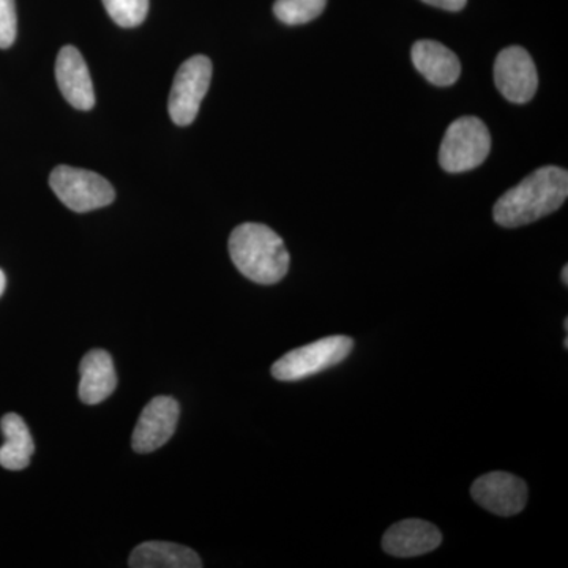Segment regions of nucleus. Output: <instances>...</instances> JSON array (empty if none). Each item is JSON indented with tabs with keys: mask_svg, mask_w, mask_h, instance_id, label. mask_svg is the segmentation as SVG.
I'll use <instances>...</instances> for the list:
<instances>
[{
	"mask_svg": "<svg viewBox=\"0 0 568 568\" xmlns=\"http://www.w3.org/2000/svg\"><path fill=\"white\" fill-rule=\"evenodd\" d=\"M567 196V171L558 166H544L504 193L497 200L493 215L499 226H526L558 211Z\"/></svg>",
	"mask_w": 568,
	"mask_h": 568,
	"instance_id": "obj_1",
	"label": "nucleus"
},
{
	"mask_svg": "<svg viewBox=\"0 0 568 568\" xmlns=\"http://www.w3.org/2000/svg\"><path fill=\"white\" fill-rule=\"evenodd\" d=\"M230 254L242 275L257 284L282 282L291 257L283 239L261 223H244L230 237Z\"/></svg>",
	"mask_w": 568,
	"mask_h": 568,
	"instance_id": "obj_2",
	"label": "nucleus"
},
{
	"mask_svg": "<svg viewBox=\"0 0 568 568\" xmlns=\"http://www.w3.org/2000/svg\"><path fill=\"white\" fill-rule=\"evenodd\" d=\"M491 151V134L484 121L465 115L448 125L440 142L439 163L447 173L476 170Z\"/></svg>",
	"mask_w": 568,
	"mask_h": 568,
	"instance_id": "obj_3",
	"label": "nucleus"
},
{
	"mask_svg": "<svg viewBox=\"0 0 568 568\" xmlns=\"http://www.w3.org/2000/svg\"><path fill=\"white\" fill-rule=\"evenodd\" d=\"M354 339L345 335H332L312 345L297 347L272 366V376L283 383L306 379L320 375L332 366L342 364L353 353Z\"/></svg>",
	"mask_w": 568,
	"mask_h": 568,
	"instance_id": "obj_4",
	"label": "nucleus"
},
{
	"mask_svg": "<svg viewBox=\"0 0 568 568\" xmlns=\"http://www.w3.org/2000/svg\"><path fill=\"white\" fill-rule=\"evenodd\" d=\"M50 185L55 196L73 212L97 211L115 200L114 186L102 175L67 164L52 170Z\"/></svg>",
	"mask_w": 568,
	"mask_h": 568,
	"instance_id": "obj_5",
	"label": "nucleus"
},
{
	"mask_svg": "<svg viewBox=\"0 0 568 568\" xmlns=\"http://www.w3.org/2000/svg\"><path fill=\"white\" fill-rule=\"evenodd\" d=\"M211 80L212 62L205 55H193L179 67L168 103L175 125L186 126L194 122Z\"/></svg>",
	"mask_w": 568,
	"mask_h": 568,
	"instance_id": "obj_6",
	"label": "nucleus"
},
{
	"mask_svg": "<svg viewBox=\"0 0 568 568\" xmlns=\"http://www.w3.org/2000/svg\"><path fill=\"white\" fill-rule=\"evenodd\" d=\"M497 91L508 102L525 104L536 95L538 88L537 67L525 48L510 47L497 54L495 62Z\"/></svg>",
	"mask_w": 568,
	"mask_h": 568,
	"instance_id": "obj_7",
	"label": "nucleus"
},
{
	"mask_svg": "<svg viewBox=\"0 0 568 568\" xmlns=\"http://www.w3.org/2000/svg\"><path fill=\"white\" fill-rule=\"evenodd\" d=\"M474 500L499 517H514L528 504V487L514 474L495 470L478 477L470 488Z\"/></svg>",
	"mask_w": 568,
	"mask_h": 568,
	"instance_id": "obj_8",
	"label": "nucleus"
},
{
	"mask_svg": "<svg viewBox=\"0 0 568 568\" xmlns=\"http://www.w3.org/2000/svg\"><path fill=\"white\" fill-rule=\"evenodd\" d=\"M181 407L171 396H155L142 409L134 426L132 446L138 454H151L159 450L173 437L178 428Z\"/></svg>",
	"mask_w": 568,
	"mask_h": 568,
	"instance_id": "obj_9",
	"label": "nucleus"
},
{
	"mask_svg": "<svg viewBox=\"0 0 568 568\" xmlns=\"http://www.w3.org/2000/svg\"><path fill=\"white\" fill-rule=\"evenodd\" d=\"M55 80L63 99L80 111L95 106V93L88 63L74 47H63L55 61Z\"/></svg>",
	"mask_w": 568,
	"mask_h": 568,
	"instance_id": "obj_10",
	"label": "nucleus"
},
{
	"mask_svg": "<svg viewBox=\"0 0 568 568\" xmlns=\"http://www.w3.org/2000/svg\"><path fill=\"white\" fill-rule=\"evenodd\" d=\"M443 544V532L424 519H405L384 534L383 548L395 558L428 555Z\"/></svg>",
	"mask_w": 568,
	"mask_h": 568,
	"instance_id": "obj_11",
	"label": "nucleus"
},
{
	"mask_svg": "<svg viewBox=\"0 0 568 568\" xmlns=\"http://www.w3.org/2000/svg\"><path fill=\"white\" fill-rule=\"evenodd\" d=\"M414 67L426 80L439 88L455 84L462 74V63L454 51L435 40H418L410 51Z\"/></svg>",
	"mask_w": 568,
	"mask_h": 568,
	"instance_id": "obj_12",
	"label": "nucleus"
},
{
	"mask_svg": "<svg viewBox=\"0 0 568 568\" xmlns=\"http://www.w3.org/2000/svg\"><path fill=\"white\" fill-rule=\"evenodd\" d=\"M81 381L78 394L85 405H99L118 387V373L110 353L93 349L85 354L80 365Z\"/></svg>",
	"mask_w": 568,
	"mask_h": 568,
	"instance_id": "obj_13",
	"label": "nucleus"
},
{
	"mask_svg": "<svg viewBox=\"0 0 568 568\" xmlns=\"http://www.w3.org/2000/svg\"><path fill=\"white\" fill-rule=\"evenodd\" d=\"M133 568H201L200 556L192 548L170 541H145L133 549L129 559Z\"/></svg>",
	"mask_w": 568,
	"mask_h": 568,
	"instance_id": "obj_14",
	"label": "nucleus"
},
{
	"mask_svg": "<svg viewBox=\"0 0 568 568\" xmlns=\"http://www.w3.org/2000/svg\"><path fill=\"white\" fill-rule=\"evenodd\" d=\"M6 444L0 447V466L7 470H22L31 465L36 446L28 425L18 414L10 413L0 422Z\"/></svg>",
	"mask_w": 568,
	"mask_h": 568,
	"instance_id": "obj_15",
	"label": "nucleus"
},
{
	"mask_svg": "<svg viewBox=\"0 0 568 568\" xmlns=\"http://www.w3.org/2000/svg\"><path fill=\"white\" fill-rule=\"evenodd\" d=\"M327 0H276L275 17L286 26H302L321 17Z\"/></svg>",
	"mask_w": 568,
	"mask_h": 568,
	"instance_id": "obj_16",
	"label": "nucleus"
},
{
	"mask_svg": "<svg viewBox=\"0 0 568 568\" xmlns=\"http://www.w3.org/2000/svg\"><path fill=\"white\" fill-rule=\"evenodd\" d=\"M103 6L111 20L125 29L138 28L149 13V0H103Z\"/></svg>",
	"mask_w": 568,
	"mask_h": 568,
	"instance_id": "obj_17",
	"label": "nucleus"
},
{
	"mask_svg": "<svg viewBox=\"0 0 568 568\" xmlns=\"http://www.w3.org/2000/svg\"><path fill=\"white\" fill-rule=\"evenodd\" d=\"M18 18L14 0H0V50H7L17 40Z\"/></svg>",
	"mask_w": 568,
	"mask_h": 568,
	"instance_id": "obj_18",
	"label": "nucleus"
},
{
	"mask_svg": "<svg viewBox=\"0 0 568 568\" xmlns=\"http://www.w3.org/2000/svg\"><path fill=\"white\" fill-rule=\"evenodd\" d=\"M422 2L437 7V9L459 11L465 9L467 0H422Z\"/></svg>",
	"mask_w": 568,
	"mask_h": 568,
	"instance_id": "obj_19",
	"label": "nucleus"
},
{
	"mask_svg": "<svg viewBox=\"0 0 568 568\" xmlns=\"http://www.w3.org/2000/svg\"><path fill=\"white\" fill-rule=\"evenodd\" d=\"M6 287H7L6 274H3L2 271H0V297H2V294L6 293Z\"/></svg>",
	"mask_w": 568,
	"mask_h": 568,
	"instance_id": "obj_20",
	"label": "nucleus"
},
{
	"mask_svg": "<svg viewBox=\"0 0 568 568\" xmlns=\"http://www.w3.org/2000/svg\"><path fill=\"white\" fill-rule=\"evenodd\" d=\"M560 278H562L564 284L568 286V267L567 265H564L562 274H560Z\"/></svg>",
	"mask_w": 568,
	"mask_h": 568,
	"instance_id": "obj_21",
	"label": "nucleus"
},
{
	"mask_svg": "<svg viewBox=\"0 0 568 568\" xmlns=\"http://www.w3.org/2000/svg\"><path fill=\"white\" fill-rule=\"evenodd\" d=\"M564 328H566V332L568 331V320L564 321Z\"/></svg>",
	"mask_w": 568,
	"mask_h": 568,
	"instance_id": "obj_22",
	"label": "nucleus"
}]
</instances>
